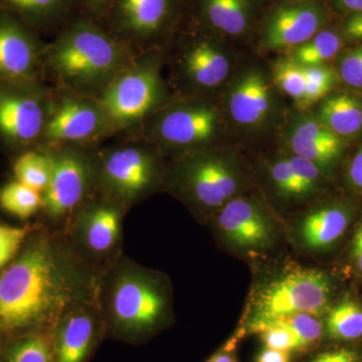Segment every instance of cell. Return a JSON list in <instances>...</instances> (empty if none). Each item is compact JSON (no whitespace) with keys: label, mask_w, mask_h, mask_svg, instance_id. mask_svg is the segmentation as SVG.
Returning a JSON list of instances; mask_svg holds the SVG:
<instances>
[{"label":"cell","mask_w":362,"mask_h":362,"mask_svg":"<svg viewBox=\"0 0 362 362\" xmlns=\"http://www.w3.org/2000/svg\"><path fill=\"white\" fill-rule=\"evenodd\" d=\"M99 277L76 252L68 233L40 223L0 270V344L26 333L54 330L66 312L97 298Z\"/></svg>","instance_id":"1"},{"label":"cell","mask_w":362,"mask_h":362,"mask_svg":"<svg viewBox=\"0 0 362 362\" xmlns=\"http://www.w3.org/2000/svg\"><path fill=\"white\" fill-rule=\"evenodd\" d=\"M137 54L80 13L47 42L44 78L52 87L99 99Z\"/></svg>","instance_id":"2"},{"label":"cell","mask_w":362,"mask_h":362,"mask_svg":"<svg viewBox=\"0 0 362 362\" xmlns=\"http://www.w3.org/2000/svg\"><path fill=\"white\" fill-rule=\"evenodd\" d=\"M97 301L107 335L125 342L151 337L170 315L168 279L125 255L100 274Z\"/></svg>","instance_id":"3"},{"label":"cell","mask_w":362,"mask_h":362,"mask_svg":"<svg viewBox=\"0 0 362 362\" xmlns=\"http://www.w3.org/2000/svg\"><path fill=\"white\" fill-rule=\"evenodd\" d=\"M168 159L137 135L117 137L95 151L96 192L130 211L165 187Z\"/></svg>","instance_id":"4"},{"label":"cell","mask_w":362,"mask_h":362,"mask_svg":"<svg viewBox=\"0 0 362 362\" xmlns=\"http://www.w3.org/2000/svg\"><path fill=\"white\" fill-rule=\"evenodd\" d=\"M164 63V49L136 54L97 99L113 137L134 134L173 97L162 78Z\"/></svg>","instance_id":"5"},{"label":"cell","mask_w":362,"mask_h":362,"mask_svg":"<svg viewBox=\"0 0 362 362\" xmlns=\"http://www.w3.org/2000/svg\"><path fill=\"white\" fill-rule=\"evenodd\" d=\"M240 185L235 162L214 146L170 158L164 188L204 216L237 197Z\"/></svg>","instance_id":"6"},{"label":"cell","mask_w":362,"mask_h":362,"mask_svg":"<svg viewBox=\"0 0 362 362\" xmlns=\"http://www.w3.org/2000/svg\"><path fill=\"white\" fill-rule=\"evenodd\" d=\"M223 128L218 107L204 97L173 95L137 132L166 158L214 147Z\"/></svg>","instance_id":"7"},{"label":"cell","mask_w":362,"mask_h":362,"mask_svg":"<svg viewBox=\"0 0 362 362\" xmlns=\"http://www.w3.org/2000/svg\"><path fill=\"white\" fill-rule=\"evenodd\" d=\"M45 148L52 156V175L42 194V207L37 221L45 228L66 233L78 209L96 194L97 147L66 145Z\"/></svg>","instance_id":"8"},{"label":"cell","mask_w":362,"mask_h":362,"mask_svg":"<svg viewBox=\"0 0 362 362\" xmlns=\"http://www.w3.org/2000/svg\"><path fill=\"white\" fill-rule=\"evenodd\" d=\"M332 285L324 272L295 269L259 288L252 299L251 329L279 317L307 313L318 316L327 309Z\"/></svg>","instance_id":"9"},{"label":"cell","mask_w":362,"mask_h":362,"mask_svg":"<svg viewBox=\"0 0 362 362\" xmlns=\"http://www.w3.org/2000/svg\"><path fill=\"white\" fill-rule=\"evenodd\" d=\"M182 0H114L104 28L133 51L165 49L180 23Z\"/></svg>","instance_id":"10"},{"label":"cell","mask_w":362,"mask_h":362,"mask_svg":"<svg viewBox=\"0 0 362 362\" xmlns=\"http://www.w3.org/2000/svg\"><path fill=\"white\" fill-rule=\"evenodd\" d=\"M51 87L42 80L0 78V142L18 154L39 146Z\"/></svg>","instance_id":"11"},{"label":"cell","mask_w":362,"mask_h":362,"mask_svg":"<svg viewBox=\"0 0 362 362\" xmlns=\"http://www.w3.org/2000/svg\"><path fill=\"white\" fill-rule=\"evenodd\" d=\"M128 211L96 192L78 209L66 232L76 252L100 274L124 255Z\"/></svg>","instance_id":"12"},{"label":"cell","mask_w":362,"mask_h":362,"mask_svg":"<svg viewBox=\"0 0 362 362\" xmlns=\"http://www.w3.org/2000/svg\"><path fill=\"white\" fill-rule=\"evenodd\" d=\"M51 87L49 113L39 146L98 147L113 138L97 99Z\"/></svg>","instance_id":"13"},{"label":"cell","mask_w":362,"mask_h":362,"mask_svg":"<svg viewBox=\"0 0 362 362\" xmlns=\"http://www.w3.org/2000/svg\"><path fill=\"white\" fill-rule=\"evenodd\" d=\"M180 40L173 44L170 54L165 52L170 56L176 95L207 98V93L221 87L230 75V59L220 45L204 35H188Z\"/></svg>","instance_id":"14"},{"label":"cell","mask_w":362,"mask_h":362,"mask_svg":"<svg viewBox=\"0 0 362 362\" xmlns=\"http://www.w3.org/2000/svg\"><path fill=\"white\" fill-rule=\"evenodd\" d=\"M45 47L39 33L0 8V78L45 81Z\"/></svg>","instance_id":"15"},{"label":"cell","mask_w":362,"mask_h":362,"mask_svg":"<svg viewBox=\"0 0 362 362\" xmlns=\"http://www.w3.org/2000/svg\"><path fill=\"white\" fill-rule=\"evenodd\" d=\"M106 335L97 298L78 304L54 327V362L89 361Z\"/></svg>","instance_id":"16"},{"label":"cell","mask_w":362,"mask_h":362,"mask_svg":"<svg viewBox=\"0 0 362 362\" xmlns=\"http://www.w3.org/2000/svg\"><path fill=\"white\" fill-rule=\"evenodd\" d=\"M214 218V226L228 244L242 251L265 249L273 240V226L265 211L251 199L235 197Z\"/></svg>","instance_id":"17"},{"label":"cell","mask_w":362,"mask_h":362,"mask_svg":"<svg viewBox=\"0 0 362 362\" xmlns=\"http://www.w3.org/2000/svg\"><path fill=\"white\" fill-rule=\"evenodd\" d=\"M325 21L322 7L314 2L279 7L266 21L262 39L264 47L272 51L295 49L320 32Z\"/></svg>","instance_id":"18"},{"label":"cell","mask_w":362,"mask_h":362,"mask_svg":"<svg viewBox=\"0 0 362 362\" xmlns=\"http://www.w3.org/2000/svg\"><path fill=\"white\" fill-rule=\"evenodd\" d=\"M283 140L293 156L303 157L328 173L343 152V140L333 134L316 117L298 113L286 124Z\"/></svg>","instance_id":"19"},{"label":"cell","mask_w":362,"mask_h":362,"mask_svg":"<svg viewBox=\"0 0 362 362\" xmlns=\"http://www.w3.org/2000/svg\"><path fill=\"white\" fill-rule=\"evenodd\" d=\"M226 106L240 127L252 130L265 125L273 112V95L265 75L257 69L240 74L230 86Z\"/></svg>","instance_id":"20"},{"label":"cell","mask_w":362,"mask_h":362,"mask_svg":"<svg viewBox=\"0 0 362 362\" xmlns=\"http://www.w3.org/2000/svg\"><path fill=\"white\" fill-rule=\"evenodd\" d=\"M0 8L18 16L40 35H54L82 13L80 0H0Z\"/></svg>","instance_id":"21"},{"label":"cell","mask_w":362,"mask_h":362,"mask_svg":"<svg viewBox=\"0 0 362 362\" xmlns=\"http://www.w3.org/2000/svg\"><path fill=\"white\" fill-rule=\"evenodd\" d=\"M349 221L350 213L346 207H322L305 216L299 226L300 240L312 251L329 249L342 237Z\"/></svg>","instance_id":"22"},{"label":"cell","mask_w":362,"mask_h":362,"mask_svg":"<svg viewBox=\"0 0 362 362\" xmlns=\"http://www.w3.org/2000/svg\"><path fill=\"white\" fill-rule=\"evenodd\" d=\"M316 118L340 139H354L362 134V100L349 92L324 98Z\"/></svg>","instance_id":"23"},{"label":"cell","mask_w":362,"mask_h":362,"mask_svg":"<svg viewBox=\"0 0 362 362\" xmlns=\"http://www.w3.org/2000/svg\"><path fill=\"white\" fill-rule=\"evenodd\" d=\"M199 21L223 35L246 33L252 16L251 0H192Z\"/></svg>","instance_id":"24"},{"label":"cell","mask_w":362,"mask_h":362,"mask_svg":"<svg viewBox=\"0 0 362 362\" xmlns=\"http://www.w3.org/2000/svg\"><path fill=\"white\" fill-rule=\"evenodd\" d=\"M54 330L35 331L2 343L0 362H54Z\"/></svg>","instance_id":"25"},{"label":"cell","mask_w":362,"mask_h":362,"mask_svg":"<svg viewBox=\"0 0 362 362\" xmlns=\"http://www.w3.org/2000/svg\"><path fill=\"white\" fill-rule=\"evenodd\" d=\"M13 171L14 180L42 194L52 175V160L49 150L45 147H33L16 156Z\"/></svg>","instance_id":"26"},{"label":"cell","mask_w":362,"mask_h":362,"mask_svg":"<svg viewBox=\"0 0 362 362\" xmlns=\"http://www.w3.org/2000/svg\"><path fill=\"white\" fill-rule=\"evenodd\" d=\"M0 207L21 221L30 220L42 211V194L13 180L0 187Z\"/></svg>","instance_id":"27"},{"label":"cell","mask_w":362,"mask_h":362,"mask_svg":"<svg viewBox=\"0 0 362 362\" xmlns=\"http://www.w3.org/2000/svg\"><path fill=\"white\" fill-rule=\"evenodd\" d=\"M342 47V40L332 30H320L306 42L293 49L290 58L302 66H324Z\"/></svg>","instance_id":"28"},{"label":"cell","mask_w":362,"mask_h":362,"mask_svg":"<svg viewBox=\"0 0 362 362\" xmlns=\"http://www.w3.org/2000/svg\"><path fill=\"white\" fill-rule=\"evenodd\" d=\"M326 328L337 339L354 340L362 337V308L350 300H345L331 309Z\"/></svg>","instance_id":"29"},{"label":"cell","mask_w":362,"mask_h":362,"mask_svg":"<svg viewBox=\"0 0 362 362\" xmlns=\"http://www.w3.org/2000/svg\"><path fill=\"white\" fill-rule=\"evenodd\" d=\"M273 80L283 94L291 98L298 106L303 108L306 94V78L303 66L291 58L279 59L274 65Z\"/></svg>","instance_id":"30"},{"label":"cell","mask_w":362,"mask_h":362,"mask_svg":"<svg viewBox=\"0 0 362 362\" xmlns=\"http://www.w3.org/2000/svg\"><path fill=\"white\" fill-rule=\"evenodd\" d=\"M269 324L283 326L291 331L301 343L303 349L318 341L322 335V323L317 318V316L311 315V314L298 313L279 317V318L273 319V320L259 326L254 331L257 332L259 328L269 325Z\"/></svg>","instance_id":"31"},{"label":"cell","mask_w":362,"mask_h":362,"mask_svg":"<svg viewBox=\"0 0 362 362\" xmlns=\"http://www.w3.org/2000/svg\"><path fill=\"white\" fill-rule=\"evenodd\" d=\"M306 94L303 108H308L329 95L337 85V74L327 66H303Z\"/></svg>","instance_id":"32"},{"label":"cell","mask_w":362,"mask_h":362,"mask_svg":"<svg viewBox=\"0 0 362 362\" xmlns=\"http://www.w3.org/2000/svg\"><path fill=\"white\" fill-rule=\"evenodd\" d=\"M40 226L37 221L23 226L0 225V270L18 256L26 240Z\"/></svg>","instance_id":"33"},{"label":"cell","mask_w":362,"mask_h":362,"mask_svg":"<svg viewBox=\"0 0 362 362\" xmlns=\"http://www.w3.org/2000/svg\"><path fill=\"white\" fill-rule=\"evenodd\" d=\"M269 175L276 190L285 197H304L288 157H281L269 166Z\"/></svg>","instance_id":"34"},{"label":"cell","mask_w":362,"mask_h":362,"mask_svg":"<svg viewBox=\"0 0 362 362\" xmlns=\"http://www.w3.org/2000/svg\"><path fill=\"white\" fill-rule=\"evenodd\" d=\"M293 171L296 175L304 197L313 194L322 182L323 173L321 169L310 160L297 156H287Z\"/></svg>","instance_id":"35"},{"label":"cell","mask_w":362,"mask_h":362,"mask_svg":"<svg viewBox=\"0 0 362 362\" xmlns=\"http://www.w3.org/2000/svg\"><path fill=\"white\" fill-rule=\"evenodd\" d=\"M337 74L345 84L362 90V45L341 54L338 59Z\"/></svg>","instance_id":"36"},{"label":"cell","mask_w":362,"mask_h":362,"mask_svg":"<svg viewBox=\"0 0 362 362\" xmlns=\"http://www.w3.org/2000/svg\"><path fill=\"white\" fill-rule=\"evenodd\" d=\"M257 332L261 334L262 339L267 349L280 350V351L291 352L301 350L302 345L291 331L283 326L269 324L259 328Z\"/></svg>","instance_id":"37"},{"label":"cell","mask_w":362,"mask_h":362,"mask_svg":"<svg viewBox=\"0 0 362 362\" xmlns=\"http://www.w3.org/2000/svg\"><path fill=\"white\" fill-rule=\"evenodd\" d=\"M114 0H80L82 13L103 25Z\"/></svg>","instance_id":"38"},{"label":"cell","mask_w":362,"mask_h":362,"mask_svg":"<svg viewBox=\"0 0 362 362\" xmlns=\"http://www.w3.org/2000/svg\"><path fill=\"white\" fill-rule=\"evenodd\" d=\"M347 178L350 187L359 194H362V146L350 162Z\"/></svg>","instance_id":"39"},{"label":"cell","mask_w":362,"mask_h":362,"mask_svg":"<svg viewBox=\"0 0 362 362\" xmlns=\"http://www.w3.org/2000/svg\"><path fill=\"white\" fill-rule=\"evenodd\" d=\"M311 362H358V356L354 351L347 349L325 352Z\"/></svg>","instance_id":"40"},{"label":"cell","mask_w":362,"mask_h":362,"mask_svg":"<svg viewBox=\"0 0 362 362\" xmlns=\"http://www.w3.org/2000/svg\"><path fill=\"white\" fill-rule=\"evenodd\" d=\"M343 35L349 40H362V11L352 13L343 26Z\"/></svg>","instance_id":"41"},{"label":"cell","mask_w":362,"mask_h":362,"mask_svg":"<svg viewBox=\"0 0 362 362\" xmlns=\"http://www.w3.org/2000/svg\"><path fill=\"white\" fill-rule=\"evenodd\" d=\"M352 259L357 271L362 275V221L357 228L352 243Z\"/></svg>","instance_id":"42"},{"label":"cell","mask_w":362,"mask_h":362,"mask_svg":"<svg viewBox=\"0 0 362 362\" xmlns=\"http://www.w3.org/2000/svg\"><path fill=\"white\" fill-rule=\"evenodd\" d=\"M257 362H290V352L266 349L259 354Z\"/></svg>","instance_id":"43"},{"label":"cell","mask_w":362,"mask_h":362,"mask_svg":"<svg viewBox=\"0 0 362 362\" xmlns=\"http://www.w3.org/2000/svg\"><path fill=\"white\" fill-rule=\"evenodd\" d=\"M335 6L340 11L356 13L362 11V0H334Z\"/></svg>","instance_id":"44"},{"label":"cell","mask_w":362,"mask_h":362,"mask_svg":"<svg viewBox=\"0 0 362 362\" xmlns=\"http://www.w3.org/2000/svg\"><path fill=\"white\" fill-rule=\"evenodd\" d=\"M207 362H235V361L230 354L221 352V354H216V356L211 357Z\"/></svg>","instance_id":"45"}]
</instances>
